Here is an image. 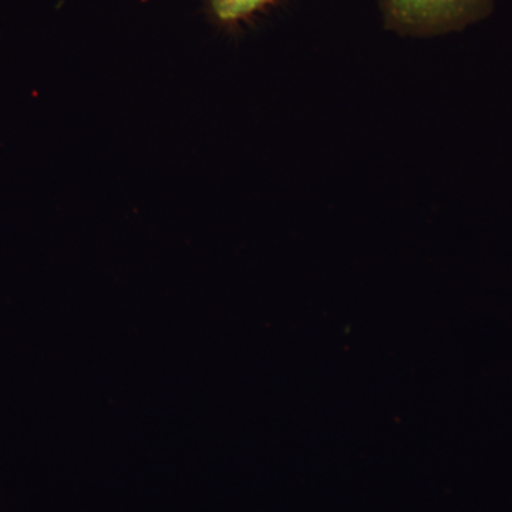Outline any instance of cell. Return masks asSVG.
<instances>
[{"instance_id": "obj_1", "label": "cell", "mask_w": 512, "mask_h": 512, "mask_svg": "<svg viewBox=\"0 0 512 512\" xmlns=\"http://www.w3.org/2000/svg\"><path fill=\"white\" fill-rule=\"evenodd\" d=\"M387 28L429 37L466 28L483 18L491 0H379Z\"/></svg>"}, {"instance_id": "obj_2", "label": "cell", "mask_w": 512, "mask_h": 512, "mask_svg": "<svg viewBox=\"0 0 512 512\" xmlns=\"http://www.w3.org/2000/svg\"><path fill=\"white\" fill-rule=\"evenodd\" d=\"M274 2L275 0H210V5L218 22L234 25L251 18Z\"/></svg>"}]
</instances>
